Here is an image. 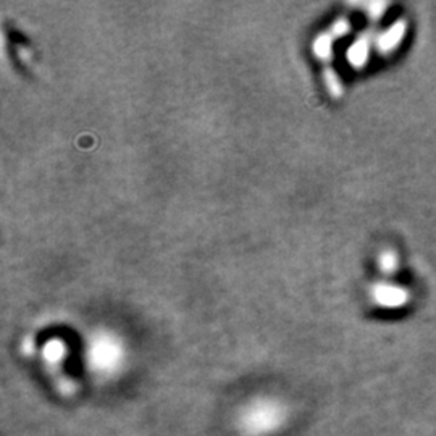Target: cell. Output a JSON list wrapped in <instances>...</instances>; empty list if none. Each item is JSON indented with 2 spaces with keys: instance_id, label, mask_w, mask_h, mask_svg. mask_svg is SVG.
<instances>
[{
  "instance_id": "6da1fadb",
  "label": "cell",
  "mask_w": 436,
  "mask_h": 436,
  "mask_svg": "<svg viewBox=\"0 0 436 436\" xmlns=\"http://www.w3.org/2000/svg\"><path fill=\"white\" fill-rule=\"evenodd\" d=\"M286 420L285 408L277 401L260 399L249 404L240 417V427L244 435L265 436L283 425Z\"/></svg>"
},
{
  "instance_id": "7a4b0ae2",
  "label": "cell",
  "mask_w": 436,
  "mask_h": 436,
  "mask_svg": "<svg viewBox=\"0 0 436 436\" xmlns=\"http://www.w3.org/2000/svg\"><path fill=\"white\" fill-rule=\"evenodd\" d=\"M123 346L120 339L113 334L102 333L91 339L86 351V361L89 368L94 372L112 375L123 363Z\"/></svg>"
},
{
  "instance_id": "3957f363",
  "label": "cell",
  "mask_w": 436,
  "mask_h": 436,
  "mask_svg": "<svg viewBox=\"0 0 436 436\" xmlns=\"http://www.w3.org/2000/svg\"><path fill=\"white\" fill-rule=\"evenodd\" d=\"M372 296H373V301L378 304V306L386 307V309L403 307L409 301V292L404 288H399V286H394V285H386V283L376 285L372 291Z\"/></svg>"
},
{
  "instance_id": "277c9868",
  "label": "cell",
  "mask_w": 436,
  "mask_h": 436,
  "mask_svg": "<svg viewBox=\"0 0 436 436\" xmlns=\"http://www.w3.org/2000/svg\"><path fill=\"white\" fill-rule=\"evenodd\" d=\"M67 344L60 338H53L44 344L43 357L50 368H58L65 361V357H67Z\"/></svg>"
},
{
  "instance_id": "5b68a950",
  "label": "cell",
  "mask_w": 436,
  "mask_h": 436,
  "mask_svg": "<svg viewBox=\"0 0 436 436\" xmlns=\"http://www.w3.org/2000/svg\"><path fill=\"white\" fill-rule=\"evenodd\" d=\"M404 33H405V23L404 21L394 23V25L388 29V31H385L380 36L378 47L385 52L393 50L394 47H396L403 41Z\"/></svg>"
},
{
  "instance_id": "8992f818",
  "label": "cell",
  "mask_w": 436,
  "mask_h": 436,
  "mask_svg": "<svg viewBox=\"0 0 436 436\" xmlns=\"http://www.w3.org/2000/svg\"><path fill=\"white\" fill-rule=\"evenodd\" d=\"M368 43L366 39H359L356 41L354 44H352L348 49V60L351 62V65H354V67H363L368 58Z\"/></svg>"
},
{
  "instance_id": "52a82bcc",
  "label": "cell",
  "mask_w": 436,
  "mask_h": 436,
  "mask_svg": "<svg viewBox=\"0 0 436 436\" xmlns=\"http://www.w3.org/2000/svg\"><path fill=\"white\" fill-rule=\"evenodd\" d=\"M331 47H333L331 38H330V36L324 34V36H319V38L315 39L314 52L319 58H328L331 55Z\"/></svg>"
},
{
  "instance_id": "ba28073f",
  "label": "cell",
  "mask_w": 436,
  "mask_h": 436,
  "mask_svg": "<svg viewBox=\"0 0 436 436\" xmlns=\"http://www.w3.org/2000/svg\"><path fill=\"white\" fill-rule=\"evenodd\" d=\"M378 265L385 273H393L398 267V255L393 250H385V252L380 254Z\"/></svg>"
},
{
  "instance_id": "9c48e42d",
  "label": "cell",
  "mask_w": 436,
  "mask_h": 436,
  "mask_svg": "<svg viewBox=\"0 0 436 436\" xmlns=\"http://www.w3.org/2000/svg\"><path fill=\"white\" fill-rule=\"evenodd\" d=\"M326 85H328V89H330V92L333 95H339L341 94V85H339V80L338 76L333 73V71H326Z\"/></svg>"
},
{
  "instance_id": "30bf717a",
  "label": "cell",
  "mask_w": 436,
  "mask_h": 436,
  "mask_svg": "<svg viewBox=\"0 0 436 436\" xmlns=\"http://www.w3.org/2000/svg\"><path fill=\"white\" fill-rule=\"evenodd\" d=\"M349 29V25L346 21H338L336 25H334V28H333V33L336 34V36H341V34H344L346 31H348Z\"/></svg>"
}]
</instances>
